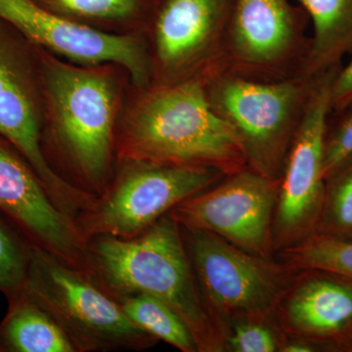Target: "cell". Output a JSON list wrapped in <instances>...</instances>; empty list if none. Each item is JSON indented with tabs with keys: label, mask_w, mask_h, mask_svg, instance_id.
<instances>
[{
	"label": "cell",
	"mask_w": 352,
	"mask_h": 352,
	"mask_svg": "<svg viewBox=\"0 0 352 352\" xmlns=\"http://www.w3.org/2000/svg\"><path fill=\"white\" fill-rule=\"evenodd\" d=\"M87 263L113 298L141 293L168 305L191 331L199 352L226 351V333L204 302L180 224L170 212L131 239L92 238Z\"/></svg>",
	"instance_id": "obj_1"
},
{
	"label": "cell",
	"mask_w": 352,
	"mask_h": 352,
	"mask_svg": "<svg viewBox=\"0 0 352 352\" xmlns=\"http://www.w3.org/2000/svg\"><path fill=\"white\" fill-rule=\"evenodd\" d=\"M120 146L127 162L193 164L226 175L247 168L237 134L210 107L201 80L148 91L127 120Z\"/></svg>",
	"instance_id": "obj_2"
},
{
	"label": "cell",
	"mask_w": 352,
	"mask_h": 352,
	"mask_svg": "<svg viewBox=\"0 0 352 352\" xmlns=\"http://www.w3.org/2000/svg\"><path fill=\"white\" fill-rule=\"evenodd\" d=\"M316 76L263 82L222 72L206 82L208 103L237 134L248 168L280 182Z\"/></svg>",
	"instance_id": "obj_3"
},
{
	"label": "cell",
	"mask_w": 352,
	"mask_h": 352,
	"mask_svg": "<svg viewBox=\"0 0 352 352\" xmlns=\"http://www.w3.org/2000/svg\"><path fill=\"white\" fill-rule=\"evenodd\" d=\"M24 289L50 312L78 352L144 351L159 342L138 327L88 271L36 245Z\"/></svg>",
	"instance_id": "obj_4"
},
{
	"label": "cell",
	"mask_w": 352,
	"mask_h": 352,
	"mask_svg": "<svg viewBox=\"0 0 352 352\" xmlns=\"http://www.w3.org/2000/svg\"><path fill=\"white\" fill-rule=\"evenodd\" d=\"M204 302L226 333L245 320H271L298 271L245 252L214 233L180 226Z\"/></svg>",
	"instance_id": "obj_5"
},
{
	"label": "cell",
	"mask_w": 352,
	"mask_h": 352,
	"mask_svg": "<svg viewBox=\"0 0 352 352\" xmlns=\"http://www.w3.org/2000/svg\"><path fill=\"white\" fill-rule=\"evenodd\" d=\"M43 80L55 138L87 192L95 198L108 186L113 149L116 94L107 76L50 58Z\"/></svg>",
	"instance_id": "obj_6"
},
{
	"label": "cell",
	"mask_w": 352,
	"mask_h": 352,
	"mask_svg": "<svg viewBox=\"0 0 352 352\" xmlns=\"http://www.w3.org/2000/svg\"><path fill=\"white\" fill-rule=\"evenodd\" d=\"M224 176L208 166L127 162L119 177L76 215V228L85 242L99 236L131 239Z\"/></svg>",
	"instance_id": "obj_7"
},
{
	"label": "cell",
	"mask_w": 352,
	"mask_h": 352,
	"mask_svg": "<svg viewBox=\"0 0 352 352\" xmlns=\"http://www.w3.org/2000/svg\"><path fill=\"white\" fill-rule=\"evenodd\" d=\"M340 66L317 76L280 178L274 219V252L300 244L317 231L326 194L323 161L331 87Z\"/></svg>",
	"instance_id": "obj_8"
},
{
	"label": "cell",
	"mask_w": 352,
	"mask_h": 352,
	"mask_svg": "<svg viewBox=\"0 0 352 352\" xmlns=\"http://www.w3.org/2000/svg\"><path fill=\"white\" fill-rule=\"evenodd\" d=\"M309 18L289 0H234L224 72L263 82L303 75Z\"/></svg>",
	"instance_id": "obj_9"
},
{
	"label": "cell",
	"mask_w": 352,
	"mask_h": 352,
	"mask_svg": "<svg viewBox=\"0 0 352 352\" xmlns=\"http://www.w3.org/2000/svg\"><path fill=\"white\" fill-rule=\"evenodd\" d=\"M25 39L0 19V136L25 157L55 203L75 217L94 197L58 175L41 142L38 87Z\"/></svg>",
	"instance_id": "obj_10"
},
{
	"label": "cell",
	"mask_w": 352,
	"mask_h": 352,
	"mask_svg": "<svg viewBox=\"0 0 352 352\" xmlns=\"http://www.w3.org/2000/svg\"><path fill=\"white\" fill-rule=\"evenodd\" d=\"M279 182L247 166L182 201L170 212L180 226L208 231L245 252L272 258Z\"/></svg>",
	"instance_id": "obj_11"
},
{
	"label": "cell",
	"mask_w": 352,
	"mask_h": 352,
	"mask_svg": "<svg viewBox=\"0 0 352 352\" xmlns=\"http://www.w3.org/2000/svg\"><path fill=\"white\" fill-rule=\"evenodd\" d=\"M234 0H164L154 23L159 85L207 82L224 72Z\"/></svg>",
	"instance_id": "obj_12"
},
{
	"label": "cell",
	"mask_w": 352,
	"mask_h": 352,
	"mask_svg": "<svg viewBox=\"0 0 352 352\" xmlns=\"http://www.w3.org/2000/svg\"><path fill=\"white\" fill-rule=\"evenodd\" d=\"M0 212L32 245L88 271L87 242L25 157L0 136Z\"/></svg>",
	"instance_id": "obj_13"
},
{
	"label": "cell",
	"mask_w": 352,
	"mask_h": 352,
	"mask_svg": "<svg viewBox=\"0 0 352 352\" xmlns=\"http://www.w3.org/2000/svg\"><path fill=\"white\" fill-rule=\"evenodd\" d=\"M0 19L12 25L32 45L43 46L87 64L115 63L136 85L150 82L151 65L138 38L116 36L64 19L34 0H0Z\"/></svg>",
	"instance_id": "obj_14"
},
{
	"label": "cell",
	"mask_w": 352,
	"mask_h": 352,
	"mask_svg": "<svg viewBox=\"0 0 352 352\" xmlns=\"http://www.w3.org/2000/svg\"><path fill=\"white\" fill-rule=\"evenodd\" d=\"M275 323L284 337L318 346L352 336V283L330 273L298 271L278 303Z\"/></svg>",
	"instance_id": "obj_15"
},
{
	"label": "cell",
	"mask_w": 352,
	"mask_h": 352,
	"mask_svg": "<svg viewBox=\"0 0 352 352\" xmlns=\"http://www.w3.org/2000/svg\"><path fill=\"white\" fill-rule=\"evenodd\" d=\"M8 302L0 322V352H78L54 317L24 289Z\"/></svg>",
	"instance_id": "obj_16"
},
{
	"label": "cell",
	"mask_w": 352,
	"mask_h": 352,
	"mask_svg": "<svg viewBox=\"0 0 352 352\" xmlns=\"http://www.w3.org/2000/svg\"><path fill=\"white\" fill-rule=\"evenodd\" d=\"M295 1L314 28L303 75L316 76L339 66L342 58L352 54V0Z\"/></svg>",
	"instance_id": "obj_17"
},
{
	"label": "cell",
	"mask_w": 352,
	"mask_h": 352,
	"mask_svg": "<svg viewBox=\"0 0 352 352\" xmlns=\"http://www.w3.org/2000/svg\"><path fill=\"white\" fill-rule=\"evenodd\" d=\"M115 298L126 316L155 339L182 352H199L195 339L185 322L162 300L141 293Z\"/></svg>",
	"instance_id": "obj_18"
},
{
	"label": "cell",
	"mask_w": 352,
	"mask_h": 352,
	"mask_svg": "<svg viewBox=\"0 0 352 352\" xmlns=\"http://www.w3.org/2000/svg\"><path fill=\"white\" fill-rule=\"evenodd\" d=\"M278 254L296 271H322L352 283V239L314 233Z\"/></svg>",
	"instance_id": "obj_19"
},
{
	"label": "cell",
	"mask_w": 352,
	"mask_h": 352,
	"mask_svg": "<svg viewBox=\"0 0 352 352\" xmlns=\"http://www.w3.org/2000/svg\"><path fill=\"white\" fill-rule=\"evenodd\" d=\"M32 245L0 212V291L7 298L24 289Z\"/></svg>",
	"instance_id": "obj_20"
},
{
	"label": "cell",
	"mask_w": 352,
	"mask_h": 352,
	"mask_svg": "<svg viewBox=\"0 0 352 352\" xmlns=\"http://www.w3.org/2000/svg\"><path fill=\"white\" fill-rule=\"evenodd\" d=\"M315 233L352 239V161L326 182L325 201Z\"/></svg>",
	"instance_id": "obj_21"
},
{
	"label": "cell",
	"mask_w": 352,
	"mask_h": 352,
	"mask_svg": "<svg viewBox=\"0 0 352 352\" xmlns=\"http://www.w3.org/2000/svg\"><path fill=\"white\" fill-rule=\"evenodd\" d=\"M283 339L274 318L236 322L227 330L226 351L277 352Z\"/></svg>",
	"instance_id": "obj_22"
},
{
	"label": "cell",
	"mask_w": 352,
	"mask_h": 352,
	"mask_svg": "<svg viewBox=\"0 0 352 352\" xmlns=\"http://www.w3.org/2000/svg\"><path fill=\"white\" fill-rule=\"evenodd\" d=\"M339 113L342 120L326 135L323 161L326 182L352 161V103Z\"/></svg>",
	"instance_id": "obj_23"
},
{
	"label": "cell",
	"mask_w": 352,
	"mask_h": 352,
	"mask_svg": "<svg viewBox=\"0 0 352 352\" xmlns=\"http://www.w3.org/2000/svg\"><path fill=\"white\" fill-rule=\"evenodd\" d=\"M68 12L99 19H118L135 12L138 0H50Z\"/></svg>",
	"instance_id": "obj_24"
},
{
	"label": "cell",
	"mask_w": 352,
	"mask_h": 352,
	"mask_svg": "<svg viewBox=\"0 0 352 352\" xmlns=\"http://www.w3.org/2000/svg\"><path fill=\"white\" fill-rule=\"evenodd\" d=\"M352 55V54H351ZM352 103V57L344 68L338 69L331 87L332 112L340 113Z\"/></svg>",
	"instance_id": "obj_25"
},
{
	"label": "cell",
	"mask_w": 352,
	"mask_h": 352,
	"mask_svg": "<svg viewBox=\"0 0 352 352\" xmlns=\"http://www.w3.org/2000/svg\"><path fill=\"white\" fill-rule=\"evenodd\" d=\"M317 344L308 340L284 337L280 352H312L317 351Z\"/></svg>",
	"instance_id": "obj_26"
},
{
	"label": "cell",
	"mask_w": 352,
	"mask_h": 352,
	"mask_svg": "<svg viewBox=\"0 0 352 352\" xmlns=\"http://www.w3.org/2000/svg\"><path fill=\"white\" fill-rule=\"evenodd\" d=\"M347 342H349V347H351V349H352V336H351V339L347 340Z\"/></svg>",
	"instance_id": "obj_27"
}]
</instances>
